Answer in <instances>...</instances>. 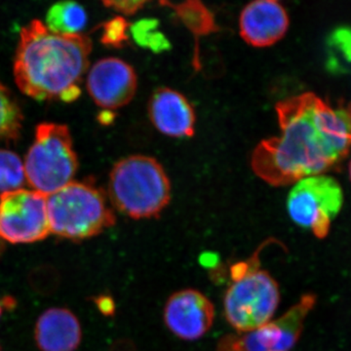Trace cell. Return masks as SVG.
I'll use <instances>...</instances> for the list:
<instances>
[{
	"label": "cell",
	"mask_w": 351,
	"mask_h": 351,
	"mask_svg": "<svg viewBox=\"0 0 351 351\" xmlns=\"http://www.w3.org/2000/svg\"><path fill=\"white\" fill-rule=\"evenodd\" d=\"M334 41L343 51V55L348 61H351V29H341L335 32Z\"/></svg>",
	"instance_id": "7402d4cb"
},
{
	"label": "cell",
	"mask_w": 351,
	"mask_h": 351,
	"mask_svg": "<svg viewBox=\"0 0 351 351\" xmlns=\"http://www.w3.org/2000/svg\"><path fill=\"white\" fill-rule=\"evenodd\" d=\"M149 119L154 127L169 137H193L195 112L184 95L170 89L158 88L149 101Z\"/></svg>",
	"instance_id": "4fadbf2b"
},
{
	"label": "cell",
	"mask_w": 351,
	"mask_h": 351,
	"mask_svg": "<svg viewBox=\"0 0 351 351\" xmlns=\"http://www.w3.org/2000/svg\"><path fill=\"white\" fill-rule=\"evenodd\" d=\"M258 253L247 262L233 265L232 283L223 298L226 319L237 332H246L267 324L274 315L280 291L276 279L260 269Z\"/></svg>",
	"instance_id": "277c9868"
},
{
	"label": "cell",
	"mask_w": 351,
	"mask_h": 351,
	"mask_svg": "<svg viewBox=\"0 0 351 351\" xmlns=\"http://www.w3.org/2000/svg\"><path fill=\"white\" fill-rule=\"evenodd\" d=\"M162 4L173 8L180 20L195 34L196 38L218 32L219 27L215 23L211 11L199 1H186L181 4L162 2Z\"/></svg>",
	"instance_id": "2e32d148"
},
{
	"label": "cell",
	"mask_w": 351,
	"mask_h": 351,
	"mask_svg": "<svg viewBox=\"0 0 351 351\" xmlns=\"http://www.w3.org/2000/svg\"><path fill=\"white\" fill-rule=\"evenodd\" d=\"M86 23V11L75 1L58 2L46 14V27L59 36L80 34Z\"/></svg>",
	"instance_id": "9a60e30c"
},
{
	"label": "cell",
	"mask_w": 351,
	"mask_h": 351,
	"mask_svg": "<svg viewBox=\"0 0 351 351\" xmlns=\"http://www.w3.org/2000/svg\"><path fill=\"white\" fill-rule=\"evenodd\" d=\"M137 85L134 69L117 58L100 60L88 73V92L95 103L106 110H115L130 103Z\"/></svg>",
	"instance_id": "8fae6325"
},
{
	"label": "cell",
	"mask_w": 351,
	"mask_h": 351,
	"mask_svg": "<svg viewBox=\"0 0 351 351\" xmlns=\"http://www.w3.org/2000/svg\"><path fill=\"white\" fill-rule=\"evenodd\" d=\"M350 178H351V163H350Z\"/></svg>",
	"instance_id": "d4e9b609"
},
{
	"label": "cell",
	"mask_w": 351,
	"mask_h": 351,
	"mask_svg": "<svg viewBox=\"0 0 351 351\" xmlns=\"http://www.w3.org/2000/svg\"><path fill=\"white\" fill-rule=\"evenodd\" d=\"M157 21L142 20L132 25L130 32L136 43L154 52H160L169 48V43L160 32L157 31Z\"/></svg>",
	"instance_id": "d6986e66"
},
{
	"label": "cell",
	"mask_w": 351,
	"mask_h": 351,
	"mask_svg": "<svg viewBox=\"0 0 351 351\" xmlns=\"http://www.w3.org/2000/svg\"><path fill=\"white\" fill-rule=\"evenodd\" d=\"M77 156L68 127L41 123L25 160V180L34 191L46 196L73 182L77 171Z\"/></svg>",
	"instance_id": "8992f818"
},
{
	"label": "cell",
	"mask_w": 351,
	"mask_h": 351,
	"mask_svg": "<svg viewBox=\"0 0 351 351\" xmlns=\"http://www.w3.org/2000/svg\"><path fill=\"white\" fill-rule=\"evenodd\" d=\"M2 314V304L1 301H0V316H1Z\"/></svg>",
	"instance_id": "cb8c5ba5"
},
{
	"label": "cell",
	"mask_w": 351,
	"mask_h": 351,
	"mask_svg": "<svg viewBox=\"0 0 351 351\" xmlns=\"http://www.w3.org/2000/svg\"><path fill=\"white\" fill-rule=\"evenodd\" d=\"M129 25L122 17H115L104 25L101 43L110 47L119 48L128 40Z\"/></svg>",
	"instance_id": "ffe728a7"
},
{
	"label": "cell",
	"mask_w": 351,
	"mask_h": 351,
	"mask_svg": "<svg viewBox=\"0 0 351 351\" xmlns=\"http://www.w3.org/2000/svg\"><path fill=\"white\" fill-rule=\"evenodd\" d=\"M281 134L252 154L255 174L274 186H289L331 169L351 149V101L332 106L313 93L276 105Z\"/></svg>",
	"instance_id": "6da1fadb"
},
{
	"label": "cell",
	"mask_w": 351,
	"mask_h": 351,
	"mask_svg": "<svg viewBox=\"0 0 351 351\" xmlns=\"http://www.w3.org/2000/svg\"><path fill=\"white\" fill-rule=\"evenodd\" d=\"M25 182L24 164L17 154L0 149V195L22 189Z\"/></svg>",
	"instance_id": "ac0fdd59"
},
{
	"label": "cell",
	"mask_w": 351,
	"mask_h": 351,
	"mask_svg": "<svg viewBox=\"0 0 351 351\" xmlns=\"http://www.w3.org/2000/svg\"><path fill=\"white\" fill-rule=\"evenodd\" d=\"M343 203L341 186L334 178L316 175L295 182L289 193L288 213L295 225L324 239Z\"/></svg>",
	"instance_id": "52a82bcc"
},
{
	"label": "cell",
	"mask_w": 351,
	"mask_h": 351,
	"mask_svg": "<svg viewBox=\"0 0 351 351\" xmlns=\"http://www.w3.org/2000/svg\"><path fill=\"white\" fill-rule=\"evenodd\" d=\"M96 304L101 313L108 314V315H110V314H112L113 311H114V304H113L112 299L105 297V295L99 297L98 299L96 300Z\"/></svg>",
	"instance_id": "603a6c76"
},
{
	"label": "cell",
	"mask_w": 351,
	"mask_h": 351,
	"mask_svg": "<svg viewBox=\"0 0 351 351\" xmlns=\"http://www.w3.org/2000/svg\"><path fill=\"white\" fill-rule=\"evenodd\" d=\"M316 304V295L306 294L278 319L246 332L219 339L217 351H288L294 348L304 321Z\"/></svg>",
	"instance_id": "ba28073f"
},
{
	"label": "cell",
	"mask_w": 351,
	"mask_h": 351,
	"mask_svg": "<svg viewBox=\"0 0 351 351\" xmlns=\"http://www.w3.org/2000/svg\"><path fill=\"white\" fill-rule=\"evenodd\" d=\"M23 115L18 104L0 83V140H14L19 135Z\"/></svg>",
	"instance_id": "e0dca14e"
},
{
	"label": "cell",
	"mask_w": 351,
	"mask_h": 351,
	"mask_svg": "<svg viewBox=\"0 0 351 351\" xmlns=\"http://www.w3.org/2000/svg\"><path fill=\"white\" fill-rule=\"evenodd\" d=\"M34 339L41 351H75L82 343V326L69 309L53 307L39 316Z\"/></svg>",
	"instance_id": "5bb4252c"
},
{
	"label": "cell",
	"mask_w": 351,
	"mask_h": 351,
	"mask_svg": "<svg viewBox=\"0 0 351 351\" xmlns=\"http://www.w3.org/2000/svg\"><path fill=\"white\" fill-rule=\"evenodd\" d=\"M50 232L69 240L91 239L115 223L105 193L87 182H71L47 196Z\"/></svg>",
	"instance_id": "5b68a950"
},
{
	"label": "cell",
	"mask_w": 351,
	"mask_h": 351,
	"mask_svg": "<svg viewBox=\"0 0 351 351\" xmlns=\"http://www.w3.org/2000/svg\"><path fill=\"white\" fill-rule=\"evenodd\" d=\"M104 5L107 8L112 9V10L117 11L123 15H133V14L137 13L138 10L143 8L147 4L145 1H130V0H125V1H104Z\"/></svg>",
	"instance_id": "44dd1931"
},
{
	"label": "cell",
	"mask_w": 351,
	"mask_h": 351,
	"mask_svg": "<svg viewBox=\"0 0 351 351\" xmlns=\"http://www.w3.org/2000/svg\"><path fill=\"white\" fill-rule=\"evenodd\" d=\"M50 233L47 196L23 189L0 195V240L34 243Z\"/></svg>",
	"instance_id": "9c48e42d"
},
{
	"label": "cell",
	"mask_w": 351,
	"mask_h": 351,
	"mask_svg": "<svg viewBox=\"0 0 351 351\" xmlns=\"http://www.w3.org/2000/svg\"><path fill=\"white\" fill-rule=\"evenodd\" d=\"M91 51V40L84 34L59 36L34 20L21 32L15 82L23 93L38 101H75Z\"/></svg>",
	"instance_id": "7a4b0ae2"
},
{
	"label": "cell",
	"mask_w": 351,
	"mask_h": 351,
	"mask_svg": "<svg viewBox=\"0 0 351 351\" xmlns=\"http://www.w3.org/2000/svg\"><path fill=\"white\" fill-rule=\"evenodd\" d=\"M0 351H2V350H1V346H0Z\"/></svg>",
	"instance_id": "484cf974"
},
{
	"label": "cell",
	"mask_w": 351,
	"mask_h": 351,
	"mask_svg": "<svg viewBox=\"0 0 351 351\" xmlns=\"http://www.w3.org/2000/svg\"><path fill=\"white\" fill-rule=\"evenodd\" d=\"M213 302L195 289L174 293L164 307V322L176 337L184 341L202 338L213 326Z\"/></svg>",
	"instance_id": "30bf717a"
},
{
	"label": "cell",
	"mask_w": 351,
	"mask_h": 351,
	"mask_svg": "<svg viewBox=\"0 0 351 351\" xmlns=\"http://www.w3.org/2000/svg\"><path fill=\"white\" fill-rule=\"evenodd\" d=\"M289 17L276 0H258L249 3L240 15V36L254 47H269L287 32Z\"/></svg>",
	"instance_id": "7c38bea8"
},
{
	"label": "cell",
	"mask_w": 351,
	"mask_h": 351,
	"mask_svg": "<svg viewBox=\"0 0 351 351\" xmlns=\"http://www.w3.org/2000/svg\"><path fill=\"white\" fill-rule=\"evenodd\" d=\"M108 196L120 213L132 219L156 218L170 202L169 178L152 157H126L113 166Z\"/></svg>",
	"instance_id": "3957f363"
}]
</instances>
